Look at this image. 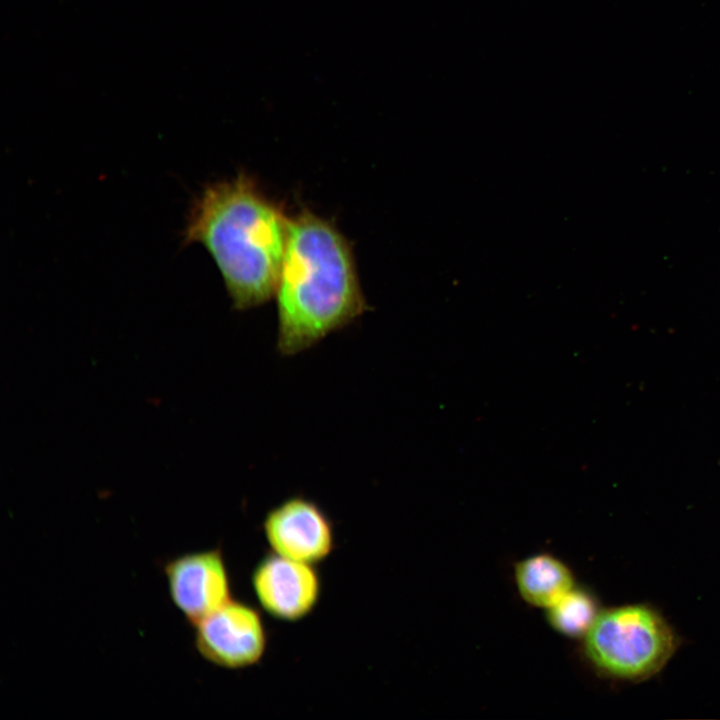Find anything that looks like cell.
Returning <instances> with one entry per match:
<instances>
[{
  "instance_id": "6da1fadb",
  "label": "cell",
  "mask_w": 720,
  "mask_h": 720,
  "mask_svg": "<svg viewBox=\"0 0 720 720\" xmlns=\"http://www.w3.org/2000/svg\"><path fill=\"white\" fill-rule=\"evenodd\" d=\"M274 297L276 348L283 356L310 349L369 308L351 242L308 208L289 217Z\"/></svg>"
},
{
  "instance_id": "7a4b0ae2",
  "label": "cell",
  "mask_w": 720,
  "mask_h": 720,
  "mask_svg": "<svg viewBox=\"0 0 720 720\" xmlns=\"http://www.w3.org/2000/svg\"><path fill=\"white\" fill-rule=\"evenodd\" d=\"M289 217L245 172L206 185L192 201L185 245L198 243L214 260L233 308L247 310L274 297Z\"/></svg>"
},
{
  "instance_id": "3957f363",
  "label": "cell",
  "mask_w": 720,
  "mask_h": 720,
  "mask_svg": "<svg viewBox=\"0 0 720 720\" xmlns=\"http://www.w3.org/2000/svg\"><path fill=\"white\" fill-rule=\"evenodd\" d=\"M584 648L587 658L601 672L639 680L665 665L675 649V638L654 610L628 605L599 613L585 636Z\"/></svg>"
},
{
  "instance_id": "277c9868",
  "label": "cell",
  "mask_w": 720,
  "mask_h": 720,
  "mask_svg": "<svg viewBox=\"0 0 720 720\" xmlns=\"http://www.w3.org/2000/svg\"><path fill=\"white\" fill-rule=\"evenodd\" d=\"M194 644L202 658L229 669H245L262 661L268 631L260 611L233 598L195 626Z\"/></svg>"
},
{
  "instance_id": "5b68a950",
  "label": "cell",
  "mask_w": 720,
  "mask_h": 720,
  "mask_svg": "<svg viewBox=\"0 0 720 720\" xmlns=\"http://www.w3.org/2000/svg\"><path fill=\"white\" fill-rule=\"evenodd\" d=\"M262 530L270 550L283 557L318 564L335 549V527L316 501L290 496L264 516Z\"/></svg>"
},
{
  "instance_id": "8992f818",
  "label": "cell",
  "mask_w": 720,
  "mask_h": 720,
  "mask_svg": "<svg viewBox=\"0 0 720 720\" xmlns=\"http://www.w3.org/2000/svg\"><path fill=\"white\" fill-rule=\"evenodd\" d=\"M250 583L260 607L282 622L295 623L309 616L322 594L321 576L314 564L272 551L258 560Z\"/></svg>"
},
{
  "instance_id": "52a82bcc",
  "label": "cell",
  "mask_w": 720,
  "mask_h": 720,
  "mask_svg": "<svg viewBox=\"0 0 720 720\" xmlns=\"http://www.w3.org/2000/svg\"><path fill=\"white\" fill-rule=\"evenodd\" d=\"M171 601L195 626L232 599L221 548L181 554L163 567Z\"/></svg>"
},
{
  "instance_id": "ba28073f",
  "label": "cell",
  "mask_w": 720,
  "mask_h": 720,
  "mask_svg": "<svg viewBox=\"0 0 720 720\" xmlns=\"http://www.w3.org/2000/svg\"><path fill=\"white\" fill-rule=\"evenodd\" d=\"M515 582L530 605L548 609L574 588L569 567L548 553L531 555L515 565Z\"/></svg>"
},
{
  "instance_id": "9c48e42d",
  "label": "cell",
  "mask_w": 720,
  "mask_h": 720,
  "mask_svg": "<svg viewBox=\"0 0 720 720\" xmlns=\"http://www.w3.org/2000/svg\"><path fill=\"white\" fill-rule=\"evenodd\" d=\"M546 612L555 631L573 638L585 637L599 614L591 594L575 587Z\"/></svg>"
}]
</instances>
